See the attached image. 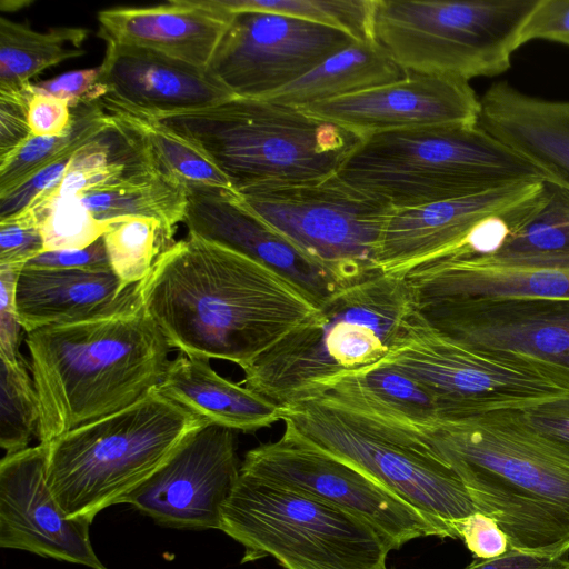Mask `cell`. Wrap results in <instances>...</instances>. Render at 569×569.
I'll return each instance as SVG.
<instances>
[{
  "mask_svg": "<svg viewBox=\"0 0 569 569\" xmlns=\"http://www.w3.org/2000/svg\"><path fill=\"white\" fill-rule=\"evenodd\" d=\"M138 297L171 348L241 369L318 310L280 273L192 233L157 258Z\"/></svg>",
  "mask_w": 569,
  "mask_h": 569,
  "instance_id": "cell-1",
  "label": "cell"
},
{
  "mask_svg": "<svg viewBox=\"0 0 569 569\" xmlns=\"http://www.w3.org/2000/svg\"><path fill=\"white\" fill-rule=\"evenodd\" d=\"M417 437L453 469L512 549L568 556V449L531 428L517 409L441 420Z\"/></svg>",
  "mask_w": 569,
  "mask_h": 569,
  "instance_id": "cell-2",
  "label": "cell"
},
{
  "mask_svg": "<svg viewBox=\"0 0 569 569\" xmlns=\"http://www.w3.org/2000/svg\"><path fill=\"white\" fill-rule=\"evenodd\" d=\"M39 443L121 411L161 382L170 345L141 306L27 332Z\"/></svg>",
  "mask_w": 569,
  "mask_h": 569,
  "instance_id": "cell-3",
  "label": "cell"
},
{
  "mask_svg": "<svg viewBox=\"0 0 569 569\" xmlns=\"http://www.w3.org/2000/svg\"><path fill=\"white\" fill-rule=\"evenodd\" d=\"M416 313L403 276L380 272L341 288L243 368L241 385L284 409L313 399L380 362Z\"/></svg>",
  "mask_w": 569,
  "mask_h": 569,
  "instance_id": "cell-4",
  "label": "cell"
},
{
  "mask_svg": "<svg viewBox=\"0 0 569 569\" xmlns=\"http://www.w3.org/2000/svg\"><path fill=\"white\" fill-rule=\"evenodd\" d=\"M149 116L199 149L237 192L337 174L362 139L302 108L264 98L233 97Z\"/></svg>",
  "mask_w": 569,
  "mask_h": 569,
  "instance_id": "cell-5",
  "label": "cell"
},
{
  "mask_svg": "<svg viewBox=\"0 0 569 569\" xmlns=\"http://www.w3.org/2000/svg\"><path fill=\"white\" fill-rule=\"evenodd\" d=\"M337 174L391 209L467 197L519 181L556 183L547 171L478 124L365 137Z\"/></svg>",
  "mask_w": 569,
  "mask_h": 569,
  "instance_id": "cell-6",
  "label": "cell"
},
{
  "mask_svg": "<svg viewBox=\"0 0 569 569\" xmlns=\"http://www.w3.org/2000/svg\"><path fill=\"white\" fill-rule=\"evenodd\" d=\"M202 425L154 389L48 443L47 483L68 517L92 522L103 509L122 503Z\"/></svg>",
  "mask_w": 569,
  "mask_h": 569,
  "instance_id": "cell-7",
  "label": "cell"
},
{
  "mask_svg": "<svg viewBox=\"0 0 569 569\" xmlns=\"http://www.w3.org/2000/svg\"><path fill=\"white\" fill-rule=\"evenodd\" d=\"M219 530L244 548L242 562L272 557L286 569H377L392 550L356 516L242 470Z\"/></svg>",
  "mask_w": 569,
  "mask_h": 569,
  "instance_id": "cell-8",
  "label": "cell"
},
{
  "mask_svg": "<svg viewBox=\"0 0 569 569\" xmlns=\"http://www.w3.org/2000/svg\"><path fill=\"white\" fill-rule=\"evenodd\" d=\"M538 0H375L373 40L407 72L468 81L510 68Z\"/></svg>",
  "mask_w": 569,
  "mask_h": 569,
  "instance_id": "cell-9",
  "label": "cell"
},
{
  "mask_svg": "<svg viewBox=\"0 0 569 569\" xmlns=\"http://www.w3.org/2000/svg\"><path fill=\"white\" fill-rule=\"evenodd\" d=\"M305 438L382 483L459 538L457 525L479 511L453 469L423 440L402 430L371 422L317 399L286 409Z\"/></svg>",
  "mask_w": 569,
  "mask_h": 569,
  "instance_id": "cell-10",
  "label": "cell"
},
{
  "mask_svg": "<svg viewBox=\"0 0 569 569\" xmlns=\"http://www.w3.org/2000/svg\"><path fill=\"white\" fill-rule=\"evenodd\" d=\"M377 365L393 367L437 399L441 420L522 409L569 392V379L526 359L469 347L418 313Z\"/></svg>",
  "mask_w": 569,
  "mask_h": 569,
  "instance_id": "cell-11",
  "label": "cell"
},
{
  "mask_svg": "<svg viewBox=\"0 0 569 569\" xmlns=\"http://www.w3.org/2000/svg\"><path fill=\"white\" fill-rule=\"evenodd\" d=\"M238 194L246 207L325 268L341 287L380 273L377 253L391 208L338 174L262 184Z\"/></svg>",
  "mask_w": 569,
  "mask_h": 569,
  "instance_id": "cell-12",
  "label": "cell"
},
{
  "mask_svg": "<svg viewBox=\"0 0 569 569\" xmlns=\"http://www.w3.org/2000/svg\"><path fill=\"white\" fill-rule=\"evenodd\" d=\"M274 441L249 450L240 470L291 487L342 509L370 525L399 549L408 541L446 531L358 467L337 458L283 421Z\"/></svg>",
  "mask_w": 569,
  "mask_h": 569,
  "instance_id": "cell-13",
  "label": "cell"
},
{
  "mask_svg": "<svg viewBox=\"0 0 569 569\" xmlns=\"http://www.w3.org/2000/svg\"><path fill=\"white\" fill-rule=\"evenodd\" d=\"M355 41L341 30L291 16L239 11L206 70L234 97L267 98Z\"/></svg>",
  "mask_w": 569,
  "mask_h": 569,
  "instance_id": "cell-14",
  "label": "cell"
},
{
  "mask_svg": "<svg viewBox=\"0 0 569 569\" xmlns=\"http://www.w3.org/2000/svg\"><path fill=\"white\" fill-rule=\"evenodd\" d=\"M417 311L469 347L516 356L569 379V299H451Z\"/></svg>",
  "mask_w": 569,
  "mask_h": 569,
  "instance_id": "cell-15",
  "label": "cell"
},
{
  "mask_svg": "<svg viewBox=\"0 0 569 569\" xmlns=\"http://www.w3.org/2000/svg\"><path fill=\"white\" fill-rule=\"evenodd\" d=\"M240 466L234 431L204 423L122 503L166 527L219 529Z\"/></svg>",
  "mask_w": 569,
  "mask_h": 569,
  "instance_id": "cell-16",
  "label": "cell"
},
{
  "mask_svg": "<svg viewBox=\"0 0 569 569\" xmlns=\"http://www.w3.org/2000/svg\"><path fill=\"white\" fill-rule=\"evenodd\" d=\"M547 181L528 180L423 206L391 209L381 234L377 269L386 274L469 252L479 228L541 199Z\"/></svg>",
  "mask_w": 569,
  "mask_h": 569,
  "instance_id": "cell-17",
  "label": "cell"
},
{
  "mask_svg": "<svg viewBox=\"0 0 569 569\" xmlns=\"http://www.w3.org/2000/svg\"><path fill=\"white\" fill-rule=\"evenodd\" d=\"M47 448L4 455L0 461V547L91 569H108L91 543V522L70 518L47 483Z\"/></svg>",
  "mask_w": 569,
  "mask_h": 569,
  "instance_id": "cell-18",
  "label": "cell"
},
{
  "mask_svg": "<svg viewBox=\"0 0 569 569\" xmlns=\"http://www.w3.org/2000/svg\"><path fill=\"white\" fill-rule=\"evenodd\" d=\"M302 109L365 138L402 129L478 124L480 98L468 81L408 72L400 80Z\"/></svg>",
  "mask_w": 569,
  "mask_h": 569,
  "instance_id": "cell-19",
  "label": "cell"
},
{
  "mask_svg": "<svg viewBox=\"0 0 569 569\" xmlns=\"http://www.w3.org/2000/svg\"><path fill=\"white\" fill-rule=\"evenodd\" d=\"M183 222L188 233L243 253L299 287L319 308L341 287L320 264L297 249L248 207L238 192L189 187Z\"/></svg>",
  "mask_w": 569,
  "mask_h": 569,
  "instance_id": "cell-20",
  "label": "cell"
},
{
  "mask_svg": "<svg viewBox=\"0 0 569 569\" xmlns=\"http://www.w3.org/2000/svg\"><path fill=\"white\" fill-rule=\"evenodd\" d=\"M402 276L417 307L469 298L569 299V254L471 256L422 263Z\"/></svg>",
  "mask_w": 569,
  "mask_h": 569,
  "instance_id": "cell-21",
  "label": "cell"
},
{
  "mask_svg": "<svg viewBox=\"0 0 569 569\" xmlns=\"http://www.w3.org/2000/svg\"><path fill=\"white\" fill-rule=\"evenodd\" d=\"M106 96L149 114L214 106L234 96L206 69L151 50L106 42Z\"/></svg>",
  "mask_w": 569,
  "mask_h": 569,
  "instance_id": "cell-22",
  "label": "cell"
},
{
  "mask_svg": "<svg viewBox=\"0 0 569 569\" xmlns=\"http://www.w3.org/2000/svg\"><path fill=\"white\" fill-rule=\"evenodd\" d=\"M106 42L162 53L207 69L232 13L208 0H171L150 7H114L98 12Z\"/></svg>",
  "mask_w": 569,
  "mask_h": 569,
  "instance_id": "cell-23",
  "label": "cell"
},
{
  "mask_svg": "<svg viewBox=\"0 0 569 569\" xmlns=\"http://www.w3.org/2000/svg\"><path fill=\"white\" fill-rule=\"evenodd\" d=\"M16 303L23 331L102 317L140 306L138 284L113 271L23 268Z\"/></svg>",
  "mask_w": 569,
  "mask_h": 569,
  "instance_id": "cell-24",
  "label": "cell"
},
{
  "mask_svg": "<svg viewBox=\"0 0 569 569\" xmlns=\"http://www.w3.org/2000/svg\"><path fill=\"white\" fill-rule=\"evenodd\" d=\"M478 126L569 188V101L536 98L497 82L480 98Z\"/></svg>",
  "mask_w": 569,
  "mask_h": 569,
  "instance_id": "cell-25",
  "label": "cell"
},
{
  "mask_svg": "<svg viewBox=\"0 0 569 569\" xmlns=\"http://www.w3.org/2000/svg\"><path fill=\"white\" fill-rule=\"evenodd\" d=\"M207 425L251 432L283 420L286 409L220 376L209 359L179 351L156 388Z\"/></svg>",
  "mask_w": 569,
  "mask_h": 569,
  "instance_id": "cell-26",
  "label": "cell"
},
{
  "mask_svg": "<svg viewBox=\"0 0 569 569\" xmlns=\"http://www.w3.org/2000/svg\"><path fill=\"white\" fill-rule=\"evenodd\" d=\"M407 73L375 40L355 41L264 99L305 108L400 80Z\"/></svg>",
  "mask_w": 569,
  "mask_h": 569,
  "instance_id": "cell-27",
  "label": "cell"
},
{
  "mask_svg": "<svg viewBox=\"0 0 569 569\" xmlns=\"http://www.w3.org/2000/svg\"><path fill=\"white\" fill-rule=\"evenodd\" d=\"M99 222L140 217L158 221L173 240L176 227L183 222L187 191L179 182L150 163L121 178L71 196Z\"/></svg>",
  "mask_w": 569,
  "mask_h": 569,
  "instance_id": "cell-28",
  "label": "cell"
},
{
  "mask_svg": "<svg viewBox=\"0 0 569 569\" xmlns=\"http://www.w3.org/2000/svg\"><path fill=\"white\" fill-rule=\"evenodd\" d=\"M100 102L113 120L139 137L151 161L169 178L184 188L212 187L236 191L228 178L199 149L151 116L108 97Z\"/></svg>",
  "mask_w": 569,
  "mask_h": 569,
  "instance_id": "cell-29",
  "label": "cell"
},
{
  "mask_svg": "<svg viewBox=\"0 0 569 569\" xmlns=\"http://www.w3.org/2000/svg\"><path fill=\"white\" fill-rule=\"evenodd\" d=\"M90 31L78 27L33 30L28 23L0 18V90L30 83L42 70L84 54Z\"/></svg>",
  "mask_w": 569,
  "mask_h": 569,
  "instance_id": "cell-30",
  "label": "cell"
},
{
  "mask_svg": "<svg viewBox=\"0 0 569 569\" xmlns=\"http://www.w3.org/2000/svg\"><path fill=\"white\" fill-rule=\"evenodd\" d=\"M71 110L72 122L66 132L59 136H32L11 154L0 159V197L112 127V120L100 101Z\"/></svg>",
  "mask_w": 569,
  "mask_h": 569,
  "instance_id": "cell-31",
  "label": "cell"
},
{
  "mask_svg": "<svg viewBox=\"0 0 569 569\" xmlns=\"http://www.w3.org/2000/svg\"><path fill=\"white\" fill-rule=\"evenodd\" d=\"M230 13L258 10L291 16L331 27L357 41L373 40L375 0H208Z\"/></svg>",
  "mask_w": 569,
  "mask_h": 569,
  "instance_id": "cell-32",
  "label": "cell"
},
{
  "mask_svg": "<svg viewBox=\"0 0 569 569\" xmlns=\"http://www.w3.org/2000/svg\"><path fill=\"white\" fill-rule=\"evenodd\" d=\"M102 238L112 271L127 288L140 283L157 258L174 242L158 221L140 217L111 221Z\"/></svg>",
  "mask_w": 569,
  "mask_h": 569,
  "instance_id": "cell-33",
  "label": "cell"
},
{
  "mask_svg": "<svg viewBox=\"0 0 569 569\" xmlns=\"http://www.w3.org/2000/svg\"><path fill=\"white\" fill-rule=\"evenodd\" d=\"M29 362L0 360V446L6 455L22 451L38 437L39 398Z\"/></svg>",
  "mask_w": 569,
  "mask_h": 569,
  "instance_id": "cell-34",
  "label": "cell"
},
{
  "mask_svg": "<svg viewBox=\"0 0 569 569\" xmlns=\"http://www.w3.org/2000/svg\"><path fill=\"white\" fill-rule=\"evenodd\" d=\"M491 254H569V188L548 182V194L540 208Z\"/></svg>",
  "mask_w": 569,
  "mask_h": 569,
  "instance_id": "cell-35",
  "label": "cell"
},
{
  "mask_svg": "<svg viewBox=\"0 0 569 569\" xmlns=\"http://www.w3.org/2000/svg\"><path fill=\"white\" fill-rule=\"evenodd\" d=\"M26 209L38 220L46 250L88 247L111 224L96 220L74 197L36 200Z\"/></svg>",
  "mask_w": 569,
  "mask_h": 569,
  "instance_id": "cell-36",
  "label": "cell"
},
{
  "mask_svg": "<svg viewBox=\"0 0 569 569\" xmlns=\"http://www.w3.org/2000/svg\"><path fill=\"white\" fill-rule=\"evenodd\" d=\"M44 250L38 220L31 211L24 209L0 219V268L20 271Z\"/></svg>",
  "mask_w": 569,
  "mask_h": 569,
  "instance_id": "cell-37",
  "label": "cell"
},
{
  "mask_svg": "<svg viewBox=\"0 0 569 569\" xmlns=\"http://www.w3.org/2000/svg\"><path fill=\"white\" fill-rule=\"evenodd\" d=\"M37 91L66 101L71 109L101 101L108 93L101 66L64 72L33 83Z\"/></svg>",
  "mask_w": 569,
  "mask_h": 569,
  "instance_id": "cell-38",
  "label": "cell"
},
{
  "mask_svg": "<svg viewBox=\"0 0 569 569\" xmlns=\"http://www.w3.org/2000/svg\"><path fill=\"white\" fill-rule=\"evenodd\" d=\"M33 83L0 90V159L11 154L33 134L28 122V104Z\"/></svg>",
  "mask_w": 569,
  "mask_h": 569,
  "instance_id": "cell-39",
  "label": "cell"
},
{
  "mask_svg": "<svg viewBox=\"0 0 569 569\" xmlns=\"http://www.w3.org/2000/svg\"><path fill=\"white\" fill-rule=\"evenodd\" d=\"M569 46V0H538L520 33V46L531 40Z\"/></svg>",
  "mask_w": 569,
  "mask_h": 569,
  "instance_id": "cell-40",
  "label": "cell"
},
{
  "mask_svg": "<svg viewBox=\"0 0 569 569\" xmlns=\"http://www.w3.org/2000/svg\"><path fill=\"white\" fill-rule=\"evenodd\" d=\"M457 532L478 559L496 558L511 549L508 537L497 521L481 511L462 519L457 525Z\"/></svg>",
  "mask_w": 569,
  "mask_h": 569,
  "instance_id": "cell-41",
  "label": "cell"
},
{
  "mask_svg": "<svg viewBox=\"0 0 569 569\" xmlns=\"http://www.w3.org/2000/svg\"><path fill=\"white\" fill-rule=\"evenodd\" d=\"M24 268L112 271L102 237L80 249L46 250Z\"/></svg>",
  "mask_w": 569,
  "mask_h": 569,
  "instance_id": "cell-42",
  "label": "cell"
},
{
  "mask_svg": "<svg viewBox=\"0 0 569 569\" xmlns=\"http://www.w3.org/2000/svg\"><path fill=\"white\" fill-rule=\"evenodd\" d=\"M20 271L0 268V360L16 361L22 325L16 303L17 278Z\"/></svg>",
  "mask_w": 569,
  "mask_h": 569,
  "instance_id": "cell-43",
  "label": "cell"
},
{
  "mask_svg": "<svg viewBox=\"0 0 569 569\" xmlns=\"http://www.w3.org/2000/svg\"><path fill=\"white\" fill-rule=\"evenodd\" d=\"M517 412L531 428L569 450V392Z\"/></svg>",
  "mask_w": 569,
  "mask_h": 569,
  "instance_id": "cell-44",
  "label": "cell"
},
{
  "mask_svg": "<svg viewBox=\"0 0 569 569\" xmlns=\"http://www.w3.org/2000/svg\"><path fill=\"white\" fill-rule=\"evenodd\" d=\"M28 122L33 136H59L70 128L72 110L66 101L39 92L33 87L28 104Z\"/></svg>",
  "mask_w": 569,
  "mask_h": 569,
  "instance_id": "cell-45",
  "label": "cell"
},
{
  "mask_svg": "<svg viewBox=\"0 0 569 569\" xmlns=\"http://www.w3.org/2000/svg\"><path fill=\"white\" fill-rule=\"evenodd\" d=\"M567 556H548L510 549L502 556L491 559H476L462 569H566Z\"/></svg>",
  "mask_w": 569,
  "mask_h": 569,
  "instance_id": "cell-46",
  "label": "cell"
},
{
  "mask_svg": "<svg viewBox=\"0 0 569 569\" xmlns=\"http://www.w3.org/2000/svg\"><path fill=\"white\" fill-rule=\"evenodd\" d=\"M377 569H388V568H387V565H386V566H382V567L377 568Z\"/></svg>",
  "mask_w": 569,
  "mask_h": 569,
  "instance_id": "cell-47",
  "label": "cell"
},
{
  "mask_svg": "<svg viewBox=\"0 0 569 569\" xmlns=\"http://www.w3.org/2000/svg\"><path fill=\"white\" fill-rule=\"evenodd\" d=\"M566 569H569V566Z\"/></svg>",
  "mask_w": 569,
  "mask_h": 569,
  "instance_id": "cell-48",
  "label": "cell"
}]
</instances>
